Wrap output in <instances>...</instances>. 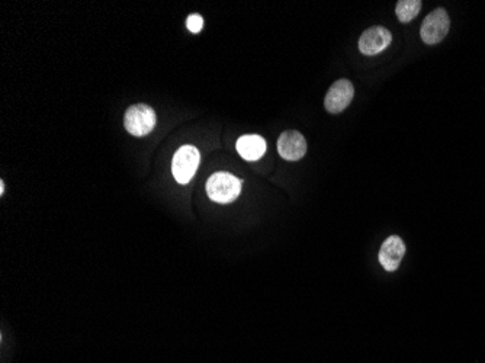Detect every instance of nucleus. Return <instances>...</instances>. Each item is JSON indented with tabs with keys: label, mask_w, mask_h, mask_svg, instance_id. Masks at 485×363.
<instances>
[{
	"label": "nucleus",
	"mask_w": 485,
	"mask_h": 363,
	"mask_svg": "<svg viewBox=\"0 0 485 363\" xmlns=\"http://www.w3.org/2000/svg\"><path fill=\"white\" fill-rule=\"evenodd\" d=\"M5 193V184H4V180L0 182V195H4Z\"/></svg>",
	"instance_id": "f8f14e48"
},
{
	"label": "nucleus",
	"mask_w": 485,
	"mask_h": 363,
	"mask_svg": "<svg viewBox=\"0 0 485 363\" xmlns=\"http://www.w3.org/2000/svg\"><path fill=\"white\" fill-rule=\"evenodd\" d=\"M404 254H406L404 241L398 235H391L381 246L379 263L387 272H394L398 269Z\"/></svg>",
	"instance_id": "6e6552de"
},
{
	"label": "nucleus",
	"mask_w": 485,
	"mask_h": 363,
	"mask_svg": "<svg viewBox=\"0 0 485 363\" xmlns=\"http://www.w3.org/2000/svg\"><path fill=\"white\" fill-rule=\"evenodd\" d=\"M266 141L260 135H242L237 139V151L238 154L247 160V161H256L261 156L266 153Z\"/></svg>",
	"instance_id": "1a4fd4ad"
},
{
	"label": "nucleus",
	"mask_w": 485,
	"mask_h": 363,
	"mask_svg": "<svg viewBox=\"0 0 485 363\" xmlns=\"http://www.w3.org/2000/svg\"><path fill=\"white\" fill-rule=\"evenodd\" d=\"M278 151L285 160L296 161L307 153V141L298 131H285L278 139Z\"/></svg>",
	"instance_id": "0eeeda50"
},
{
	"label": "nucleus",
	"mask_w": 485,
	"mask_h": 363,
	"mask_svg": "<svg viewBox=\"0 0 485 363\" xmlns=\"http://www.w3.org/2000/svg\"><path fill=\"white\" fill-rule=\"evenodd\" d=\"M208 196L218 204H230L241 192V180L227 172L214 173L207 182Z\"/></svg>",
	"instance_id": "f257e3e1"
},
{
	"label": "nucleus",
	"mask_w": 485,
	"mask_h": 363,
	"mask_svg": "<svg viewBox=\"0 0 485 363\" xmlns=\"http://www.w3.org/2000/svg\"><path fill=\"white\" fill-rule=\"evenodd\" d=\"M186 25H188V29H189L191 32L198 34V32H200L202 27H204V19H202V16L198 15V13H192V15H189V18H188Z\"/></svg>",
	"instance_id": "9b49d317"
},
{
	"label": "nucleus",
	"mask_w": 485,
	"mask_h": 363,
	"mask_svg": "<svg viewBox=\"0 0 485 363\" xmlns=\"http://www.w3.org/2000/svg\"><path fill=\"white\" fill-rule=\"evenodd\" d=\"M199 161V150L193 146H184L176 151L172 161V173L179 184H189L198 170Z\"/></svg>",
	"instance_id": "7ed1b4c3"
},
{
	"label": "nucleus",
	"mask_w": 485,
	"mask_h": 363,
	"mask_svg": "<svg viewBox=\"0 0 485 363\" xmlns=\"http://www.w3.org/2000/svg\"><path fill=\"white\" fill-rule=\"evenodd\" d=\"M392 41L391 32L383 27H372L362 34L359 51L365 55H376L385 50Z\"/></svg>",
	"instance_id": "423d86ee"
},
{
	"label": "nucleus",
	"mask_w": 485,
	"mask_h": 363,
	"mask_svg": "<svg viewBox=\"0 0 485 363\" xmlns=\"http://www.w3.org/2000/svg\"><path fill=\"white\" fill-rule=\"evenodd\" d=\"M449 28H451V19L448 12L443 8H437L432 13H429L426 19L423 21L420 35L424 43L433 46L440 43L442 39L448 35Z\"/></svg>",
	"instance_id": "20e7f679"
},
{
	"label": "nucleus",
	"mask_w": 485,
	"mask_h": 363,
	"mask_svg": "<svg viewBox=\"0 0 485 363\" xmlns=\"http://www.w3.org/2000/svg\"><path fill=\"white\" fill-rule=\"evenodd\" d=\"M355 96V88L350 80L340 78L334 82L325 99V107L330 114H339L345 111Z\"/></svg>",
	"instance_id": "39448f33"
},
{
	"label": "nucleus",
	"mask_w": 485,
	"mask_h": 363,
	"mask_svg": "<svg viewBox=\"0 0 485 363\" xmlns=\"http://www.w3.org/2000/svg\"><path fill=\"white\" fill-rule=\"evenodd\" d=\"M156 123L157 118L154 109L144 104H137L130 107L124 116L125 130L135 137H143L151 132L156 127Z\"/></svg>",
	"instance_id": "f03ea898"
},
{
	"label": "nucleus",
	"mask_w": 485,
	"mask_h": 363,
	"mask_svg": "<svg viewBox=\"0 0 485 363\" xmlns=\"http://www.w3.org/2000/svg\"><path fill=\"white\" fill-rule=\"evenodd\" d=\"M421 5L423 4L420 2V0H399L395 8L399 22L407 24L413 21V19L418 15Z\"/></svg>",
	"instance_id": "9d476101"
}]
</instances>
